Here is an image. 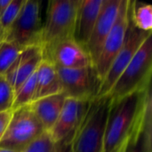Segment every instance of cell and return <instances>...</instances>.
<instances>
[{
  "mask_svg": "<svg viewBox=\"0 0 152 152\" xmlns=\"http://www.w3.org/2000/svg\"><path fill=\"white\" fill-rule=\"evenodd\" d=\"M10 2H11V0H0V16L5 10L7 5L10 4Z\"/></svg>",
  "mask_w": 152,
  "mask_h": 152,
  "instance_id": "obj_27",
  "label": "cell"
},
{
  "mask_svg": "<svg viewBox=\"0 0 152 152\" xmlns=\"http://www.w3.org/2000/svg\"><path fill=\"white\" fill-rule=\"evenodd\" d=\"M24 2L25 0H11L10 4L0 16V28L4 33V37L19 15Z\"/></svg>",
  "mask_w": 152,
  "mask_h": 152,
  "instance_id": "obj_21",
  "label": "cell"
},
{
  "mask_svg": "<svg viewBox=\"0 0 152 152\" xmlns=\"http://www.w3.org/2000/svg\"><path fill=\"white\" fill-rule=\"evenodd\" d=\"M12 115V110L0 112V140L2 139L4 134L6 131V128H7L9 122L11 120Z\"/></svg>",
  "mask_w": 152,
  "mask_h": 152,
  "instance_id": "obj_25",
  "label": "cell"
},
{
  "mask_svg": "<svg viewBox=\"0 0 152 152\" xmlns=\"http://www.w3.org/2000/svg\"><path fill=\"white\" fill-rule=\"evenodd\" d=\"M54 148L55 143L51 139L49 134L45 132L23 152H54Z\"/></svg>",
  "mask_w": 152,
  "mask_h": 152,
  "instance_id": "obj_23",
  "label": "cell"
},
{
  "mask_svg": "<svg viewBox=\"0 0 152 152\" xmlns=\"http://www.w3.org/2000/svg\"><path fill=\"white\" fill-rule=\"evenodd\" d=\"M88 102H80L71 98L65 99L57 120L52 129L48 132L54 143L61 142L76 129Z\"/></svg>",
  "mask_w": 152,
  "mask_h": 152,
  "instance_id": "obj_13",
  "label": "cell"
},
{
  "mask_svg": "<svg viewBox=\"0 0 152 152\" xmlns=\"http://www.w3.org/2000/svg\"><path fill=\"white\" fill-rule=\"evenodd\" d=\"M43 25L41 22V3L25 0L16 20L3 40L24 49L29 46L42 47Z\"/></svg>",
  "mask_w": 152,
  "mask_h": 152,
  "instance_id": "obj_6",
  "label": "cell"
},
{
  "mask_svg": "<svg viewBox=\"0 0 152 152\" xmlns=\"http://www.w3.org/2000/svg\"><path fill=\"white\" fill-rule=\"evenodd\" d=\"M0 152H18V151H12V150H9V149H3V148H0Z\"/></svg>",
  "mask_w": 152,
  "mask_h": 152,
  "instance_id": "obj_28",
  "label": "cell"
},
{
  "mask_svg": "<svg viewBox=\"0 0 152 152\" xmlns=\"http://www.w3.org/2000/svg\"><path fill=\"white\" fill-rule=\"evenodd\" d=\"M3 39H4V33H3L2 29L0 28V42L3 41Z\"/></svg>",
  "mask_w": 152,
  "mask_h": 152,
  "instance_id": "obj_29",
  "label": "cell"
},
{
  "mask_svg": "<svg viewBox=\"0 0 152 152\" xmlns=\"http://www.w3.org/2000/svg\"><path fill=\"white\" fill-rule=\"evenodd\" d=\"M44 59L52 62L57 68L82 69L93 65L86 51L74 39L61 41L43 51Z\"/></svg>",
  "mask_w": 152,
  "mask_h": 152,
  "instance_id": "obj_11",
  "label": "cell"
},
{
  "mask_svg": "<svg viewBox=\"0 0 152 152\" xmlns=\"http://www.w3.org/2000/svg\"><path fill=\"white\" fill-rule=\"evenodd\" d=\"M22 50L13 43L5 40L0 42V76H4Z\"/></svg>",
  "mask_w": 152,
  "mask_h": 152,
  "instance_id": "obj_20",
  "label": "cell"
},
{
  "mask_svg": "<svg viewBox=\"0 0 152 152\" xmlns=\"http://www.w3.org/2000/svg\"><path fill=\"white\" fill-rule=\"evenodd\" d=\"M130 0H121L115 23L108 35L101 53L94 64L97 75L101 81L106 76L116 56L121 50L128 28L130 17Z\"/></svg>",
  "mask_w": 152,
  "mask_h": 152,
  "instance_id": "obj_9",
  "label": "cell"
},
{
  "mask_svg": "<svg viewBox=\"0 0 152 152\" xmlns=\"http://www.w3.org/2000/svg\"><path fill=\"white\" fill-rule=\"evenodd\" d=\"M44 59L41 46L24 48L4 74V77L15 92L39 67Z\"/></svg>",
  "mask_w": 152,
  "mask_h": 152,
  "instance_id": "obj_12",
  "label": "cell"
},
{
  "mask_svg": "<svg viewBox=\"0 0 152 152\" xmlns=\"http://www.w3.org/2000/svg\"><path fill=\"white\" fill-rule=\"evenodd\" d=\"M56 69L66 98L86 102L96 98L102 81L94 65L82 69Z\"/></svg>",
  "mask_w": 152,
  "mask_h": 152,
  "instance_id": "obj_7",
  "label": "cell"
},
{
  "mask_svg": "<svg viewBox=\"0 0 152 152\" xmlns=\"http://www.w3.org/2000/svg\"><path fill=\"white\" fill-rule=\"evenodd\" d=\"M131 6V2H130ZM151 35V32H144L138 29L131 20V14L129 17V23L126 31V39L124 45L116 56L115 60L113 61L110 68L109 69L106 76L102 79L98 94L96 98L106 96L110 89L112 88L113 85L118 80V77L122 74L125 69L128 66V64L133 60L134 56L145 41V39Z\"/></svg>",
  "mask_w": 152,
  "mask_h": 152,
  "instance_id": "obj_8",
  "label": "cell"
},
{
  "mask_svg": "<svg viewBox=\"0 0 152 152\" xmlns=\"http://www.w3.org/2000/svg\"><path fill=\"white\" fill-rule=\"evenodd\" d=\"M102 0H80L74 32V40L86 51V45L97 20Z\"/></svg>",
  "mask_w": 152,
  "mask_h": 152,
  "instance_id": "obj_14",
  "label": "cell"
},
{
  "mask_svg": "<svg viewBox=\"0 0 152 152\" xmlns=\"http://www.w3.org/2000/svg\"><path fill=\"white\" fill-rule=\"evenodd\" d=\"M151 73L152 35H150L106 96L114 102L135 92L148 89L151 86Z\"/></svg>",
  "mask_w": 152,
  "mask_h": 152,
  "instance_id": "obj_3",
  "label": "cell"
},
{
  "mask_svg": "<svg viewBox=\"0 0 152 152\" xmlns=\"http://www.w3.org/2000/svg\"><path fill=\"white\" fill-rule=\"evenodd\" d=\"M14 92L4 76H0V112L12 110Z\"/></svg>",
  "mask_w": 152,
  "mask_h": 152,
  "instance_id": "obj_22",
  "label": "cell"
},
{
  "mask_svg": "<svg viewBox=\"0 0 152 152\" xmlns=\"http://www.w3.org/2000/svg\"><path fill=\"white\" fill-rule=\"evenodd\" d=\"M151 95L138 123L128 138L126 152H152Z\"/></svg>",
  "mask_w": 152,
  "mask_h": 152,
  "instance_id": "obj_15",
  "label": "cell"
},
{
  "mask_svg": "<svg viewBox=\"0 0 152 152\" xmlns=\"http://www.w3.org/2000/svg\"><path fill=\"white\" fill-rule=\"evenodd\" d=\"M150 95H151V86L117 102H110L103 152H112L130 136L145 109Z\"/></svg>",
  "mask_w": 152,
  "mask_h": 152,
  "instance_id": "obj_1",
  "label": "cell"
},
{
  "mask_svg": "<svg viewBox=\"0 0 152 152\" xmlns=\"http://www.w3.org/2000/svg\"><path fill=\"white\" fill-rule=\"evenodd\" d=\"M36 76L37 82L34 101L50 95L62 94L61 83L57 69L52 62L43 59L37 69Z\"/></svg>",
  "mask_w": 152,
  "mask_h": 152,
  "instance_id": "obj_17",
  "label": "cell"
},
{
  "mask_svg": "<svg viewBox=\"0 0 152 152\" xmlns=\"http://www.w3.org/2000/svg\"><path fill=\"white\" fill-rule=\"evenodd\" d=\"M130 14L133 24L138 29L144 32H151L152 6L151 4L131 1Z\"/></svg>",
  "mask_w": 152,
  "mask_h": 152,
  "instance_id": "obj_18",
  "label": "cell"
},
{
  "mask_svg": "<svg viewBox=\"0 0 152 152\" xmlns=\"http://www.w3.org/2000/svg\"><path fill=\"white\" fill-rule=\"evenodd\" d=\"M129 138V137H128ZM128 138L126 139L120 145H118L112 152H126V146H127V142H128Z\"/></svg>",
  "mask_w": 152,
  "mask_h": 152,
  "instance_id": "obj_26",
  "label": "cell"
},
{
  "mask_svg": "<svg viewBox=\"0 0 152 152\" xmlns=\"http://www.w3.org/2000/svg\"><path fill=\"white\" fill-rule=\"evenodd\" d=\"M65 99L63 94H58L38 99L28 104L45 132L48 133L53 126L61 111Z\"/></svg>",
  "mask_w": 152,
  "mask_h": 152,
  "instance_id": "obj_16",
  "label": "cell"
},
{
  "mask_svg": "<svg viewBox=\"0 0 152 152\" xmlns=\"http://www.w3.org/2000/svg\"><path fill=\"white\" fill-rule=\"evenodd\" d=\"M121 0H102L94 28L86 45V52L94 66L118 16Z\"/></svg>",
  "mask_w": 152,
  "mask_h": 152,
  "instance_id": "obj_10",
  "label": "cell"
},
{
  "mask_svg": "<svg viewBox=\"0 0 152 152\" xmlns=\"http://www.w3.org/2000/svg\"><path fill=\"white\" fill-rule=\"evenodd\" d=\"M45 131L28 105L12 110L9 125L0 140V148L23 152Z\"/></svg>",
  "mask_w": 152,
  "mask_h": 152,
  "instance_id": "obj_5",
  "label": "cell"
},
{
  "mask_svg": "<svg viewBox=\"0 0 152 152\" xmlns=\"http://www.w3.org/2000/svg\"><path fill=\"white\" fill-rule=\"evenodd\" d=\"M75 131V130H74ZM74 131L65 137L61 142L55 143L54 152H73L72 151V139Z\"/></svg>",
  "mask_w": 152,
  "mask_h": 152,
  "instance_id": "obj_24",
  "label": "cell"
},
{
  "mask_svg": "<svg viewBox=\"0 0 152 152\" xmlns=\"http://www.w3.org/2000/svg\"><path fill=\"white\" fill-rule=\"evenodd\" d=\"M110 108L108 96L89 102L76 127L72 139L73 152H103L107 119Z\"/></svg>",
  "mask_w": 152,
  "mask_h": 152,
  "instance_id": "obj_2",
  "label": "cell"
},
{
  "mask_svg": "<svg viewBox=\"0 0 152 152\" xmlns=\"http://www.w3.org/2000/svg\"><path fill=\"white\" fill-rule=\"evenodd\" d=\"M36 72L30 77H28L14 92L12 110L27 106L34 101L35 93H36V82H37Z\"/></svg>",
  "mask_w": 152,
  "mask_h": 152,
  "instance_id": "obj_19",
  "label": "cell"
},
{
  "mask_svg": "<svg viewBox=\"0 0 152 152\" xmlns=\"http://www.w3.org/2000/svg\"><path fill=\"white\" fill-rule=\"evenodd\" d=\"M80 0H51L48 3L46 20L43 25V51L55 44L74 39L77 12Z\"/></svg>",
  "mask_w": 152,
  "mask_h": 152,
  "instance_id": "obj_4",
  "label": "cell"
}]
</instances>
